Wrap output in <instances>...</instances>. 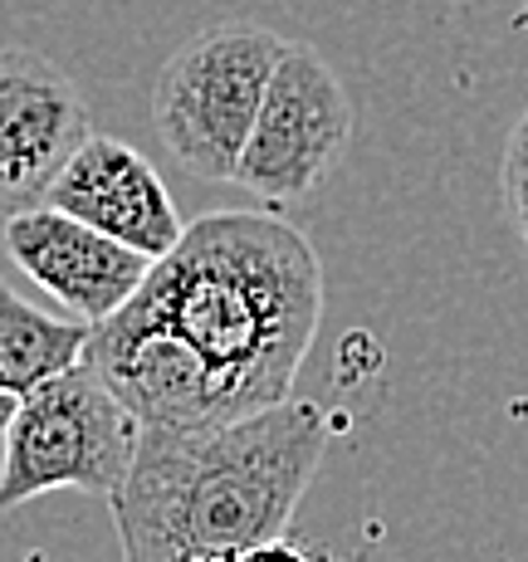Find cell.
Listing matches in <instances>:
<instances>
[{
  "label": "cell",
  "mask_w": 528,
  "mask_h": 562,
  "mask_svg": "<svg viewBox=\"0 0 528 562\" xmlns=\"http://www.w3.org/2000/svg\"><path fill=\"white\" fill-rule=\"evenodd\" d=\"M133 304L206 358L235 420L294 396L323 318V265L308 235L279 215L206 211L153 265Z\"/></svg>",
  "instance_id": "1"
},
{
  "label": "cell",
  "mask_w": 528,
  "mask_h": 562,
  "mask_svg": "<svg viewBox=\"0 0 528 562\" xmlns=\"http://www.w3.org/2000/svg\"><path fill=\"white\" fill-rule=\"evenodd\" d=\"M333 440L328 411L279 402L191 430H147L123 490L108 499L123 562L191 553L240 558L289 533Z\"/></svg>",
  "instance_id": "2"
},
{
  "label": "cell",
  "mask_w": 528,
  "mask_h": 562,
  "mask_svg": "<svg viewBox=\"0 0 528 562\" xmlns=\"http://www.w3.org/2000/svg\"><path fill=\"white\" fill-rule=\"evenodd\" d=\"M284 45L289 40L255 20H225L191 35L161 64L153 127L191 177L235 181Z\"/></svg>",
  "instance_id": "3"
},
{
  "label": "cell",
  "mask_w": 528,
  "mask_h": 562,
  "mask_svg": "<svg viewBox=\"0 0 528 562\" xmlns=\"http://www.w3.org/2000/svg\"><path fill=\"white\" fill-rule=\"evenodd\" d=\"M143 420L133 416L89 362L49 376L20 396L0 440V514L49 490L113 499L137 460Z\"/></svg>",
  "instance_id": "4"
},
{
  "label": "cell",
  "mask_w": 528,
  "mask_h": 562,
  "mask_svg": "<svg viewBox=\"0 0 528 562\" xmlns=\"http://www.w3.org/2000/svg\"><path fill=\"white\" fill-rule=\"evenodd\" d=\"M352 143V99L338 69L314 49L289 40L265 89L260 123L240 157L235 187L260 201H304L323 187Z\"/></svg>",
  "instance_id": "5"
},
{
  "label": "cell",
  "mask_w": 528,
  "mask_h": 562,
  "mask_svg": "<svg viewBox=\"0 0 528 562\" xmlns=\"http://www.w3.org/2000/svg\"><path fill=\"white\" fill-rule=\"evenodd\" d=\"M89 137V103L59 64L35 49H0V221L45 205Z\"/></svg>",
  "instance_id": "6"
},
{
  "label": "cell",
  "mask_w": 528,
  "mask_h": 562,
  "mask_svg": "<svg viewBox=\"0 0 528 562\" xmlns=\"http://www.w3.org/2000/svg\"><path fill=\"white\" fill-rule=\"evenodd\" d=\"M0 245H5L10 265L25 269V279H35L69 318L89 323V328L133 304V294L147 284L157 265L54 205H30V211L5 215Z\"/></svg>",
  "instance_id": "7"
},
{
  "label": "cell",
  "mask_w": 528,
  "mask_h": 562,
  "mask_svg": "<svg viewBox=\"0 0 528 562\" xmlns=\"http://www.w3.org/2000/svg\"><path fill=\"white\" fill-rule=\"evenodd\" d=\"M45 205L93 225L108 240L127 245V250L147 259H167L187 235V221H181L161 171L133 143L103 133H93L69 157V167L49 187Z\"/></svg>",
  "instance_id": "8"
},
{
  "label": "cell",
  "mask_w": 528,
  "mask_h": 562,
  "mask_svg": "<svg viewBox=\"0 0 528 562\" xmlns=\"http://www.w3.org/2000/svg\"><path fill=\"white\" fill-rule=\"evenodd\" d=\"M89 323L69 313H45L0 279V396H30L49 376L83 362Z\"/></svg>",
  "instance_id": "9"
},
{
  "label": "cell",
  "mask_w": 528,
  "mask_h": 562,
  "mask_svg": "<svg viewBox=\"0 0 528 562\" xmlns=\"http://www.w3.org/2000/svg\"><path fill=\"white\" fill-rule=\"evenodd\" d=\"M499 191H504V215H509L514 235L528 250V108L519 113V123L509 127V143H504Z\"/></svg>",
  "instance_id": "10"
},
{
  "label": "cell",
  "mask_w": 528,
  "mask_h": 562,
  "mask_svg": "<svg viewBox=\"0 0 528 562\" xmlns=\"http://www.w3.org/2000/svg\"><path fill=\"white\" fill-rule=\"evenodd\" d=\"M235 562H323L318 553H308L304 543H294V538H269V543H260V548H250V553H240Z\"/></svg>",
  "instance_id": "11"
},
{
  "label": "cell",
  "mask_w": 528,
  "mask_h": 562,
  "mask_svg": "<svg viewBox=\"0 0 528 562\" xmlns=\"http://www.w3.org/2000/svg\"><path fill=\"white\" fill-rule=\"evenodd\" d=\"M15 396H0V440H5V430H10V416H15Z\"/></svg>",
  "instance_id": "12"
},
{
  "label": "cell",
  "mask_w": 528,
  "mask_h": 562,
  "mask_svg": "<svg viewBox=\"0 0 528 562\" xmlns=\"http://www.w3.org/2000/svg\"><path fill=\"white\" fill-rule=\"evenodd\" d=\"M177 562H235V558H225V553H191V558H177Z\"/></svg>",
  "instance_id": "13"
},
{
  "label": "cell",
  "mask_w": 528,
  "mask_h": 562,
  "mask_svg": "<svg viewBox=\"0 0 528 562\" xmlns=\"http://www.w3.org/2000/svg\"><path fill=\"white\" fill-rule=\"evenodd\" d=\"M519 30H528V0H519Z\"/></svg>",
  "instance_id": "14"
}]
</instances>
